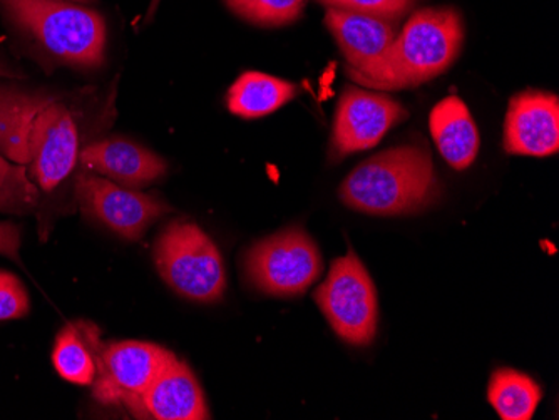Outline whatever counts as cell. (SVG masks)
Wrapping results in <instances>:
<instances>
[{
  "mask_svg": "<svg viewBox=\"0 0 559 420\" xmlns=\"http://www.w3.org/2000/svg\"><path fill=\"white\" fill-rule=\"evenodd\" d=\"M441 193L432 156L417 144L391 147L360 163L341 184L348 208L372 216L424 212Z\"/></svg>",
  "mask_w": 559,
  "mask_h": 420,
  "instance_id": "1",
  "label": "cell"
},
{
  "mask_svg": "<svg viewBox=\"0 0 559 420\" xmlns=\"http://www.w3.org/2000/svg\"><path fill=\"white\" fill-rule=\"evenodd\" d=\"M463 43L460 12L452 8L419 9L397 33L373 89H411L442 76L460 58Z\"/></svg>",
  "mask_w": 559,
  "mask_h": 420,
  "instance_id": "2",
  "label": "cell"
},
{
  "mask_svg": "<svg viewBox=\"0 0 559 420\" xmlns=\"http://www.w3.org/2000/svg\"><path fill=\"white\" fill-rule=\"evenodd\" d=\"M19 27L44 49L80 68H99L105 62V17L71 0H0Z\"/></svg>",
  "mask_w": 559,
  "mask_h": 420,
  "instance_id": "3",
  "label": "cell"
},
{
  "mask_svg": "<svg viewBox=\"0 0 559 420\" xmlns=\"http://www.w3.org/2000/svg\"><path fill=\"white\" fill-rule=\"evenodd\" d=\"M155 263L163 280L185 299L218 302L226 274L216 244L197 225L173 221L158 237Z\"/></svg>",
  "mask_w": 559,
  "mask_h": 420,
  "instance_id": "4",
  "label": "cell"
},
{
  "mask_svg": "<svg viewBox=\"0 0 559 420\" xmlns=\"http://www.w3.org/2000/svg\"><path fill=\"white\" fill-rule=\"evenodd\" d=\"M245 275L270 297H300L322 274L319 247L301 228L280 231L253 244L245 255Z\"/></svg>",
  "mask_w": 559,
  "mask_h": 420,
  "instance_id": "5",
  "label": "cell"
},
{
  "mask_svg": "<svg viewBox=\"0 0 559 420\" xmlns=\"http://www.w3.org/2000/svg\"><path fill=\"white\" fill-rule=\"evenodd\" d=\"M313 299L342 340L355 347L372 344L379 322L376 285L352 250L332 263Z\"/></svg>",
  "mask_w": 559,
  "mask_h": 420,
  "instance_id": "6",
  "label": "cell"
},
{
  "mask_svg": "<svg viewBox=\"0 0 559 420\" xmlns=\"http://www.w3.org/2000/svg\"><path fill=\"white\" fill-rule=\"evenodd\" d=\"M176 359L175 353L150 341H112L103 345L94 397L103 404H122L133 412L151 382Z\"/></svg>",
  "mask_w": 559,
  "mask_h": 420,
  "instance_id": "7",
  "label": "cell"
},
{
  "mask_svg": "<svg viewBox=\"0 0 559 420\" xmlns=\"http://www.w3.org/2000/svg\"><path fill=\"white\" fill-rule=\"evenodd\" d=\"M75 191L81 209L124 240H141L151 225L171 212L155 196L112 183L94 172L80 175Z\"/></svg>",
  "mask_w": 559,
  "mask_h": 420,
  "instance_id": "8",
  "label": "cell"
},
{
  "mask_svg": "<svg viewBox=\"0 0 559 420\" xmlns=\"http://www.w3.org/2000/svg\"><path fill=\"white\" fill-rule=\"evenodd\" d=\"M325 26L347 61L352 80L373 89L397 37L395 22L329 8Z\"/></svg>",
  "mask_w": 559,
  "mask_h": 420,
  "instance_id": "9",
  "label": "cell"
},
{
  "mask_svg": "<svg viewBox=\"0 0 559 420\" xmlns=\"http://www.w3.org/2000/svg\"><path fill=\"white\" fill-rule=\"evenodd\" d=\"M407 116V109L391 96L354 86L345 87L335 111L332 155L335 159H342L377 146Z\"/></svg>",
  "mask_w": 559,
  "mask_h": 420,
  "instance_id": "10",
  "label": "cell"
},
{
  "mask_svg": "<svg viewBox=\"0 0 559 420\" xmlns=\"http://www.w3.org/2000/svg\"><path fill=\"white\" fill-rule=\"evenodd\" d=\"M80 137L71 111L52 101L34 119L29 141L31 178L37 188L52 191L71 175L78 163Z\"/></svg>",
  "mask_w": 559,
  "mask_h": 420,
  "instance_id": "11",
  "label": "cell"
},
{
  "mask_svg": "<svg viewBox=\"0 0 559 420\" xmlns=\"http://www.w3.org/2000/svg\"><path fill=\"white\" fill-rule=\"evenodd\" d=\"M504 149L516 156L556 155L559 149V99L543 91L511 97L504 119Z\"/></svg>",
  "mask_w": 559,
  "mask_h": 420,
  "instance_id": "12",
  "label": "cell"
},
{
  "mask_svg": "<svg viewBox=\"0 0 559 420\" xmlns=\"http://www.w3.org/2000/svg\"><path fill=\"white\" fill-rule=\"evenodd\" d=\"M134 416L156 420L210 419L205 394L190 367L175 359L151 382L134 407Z\"/></svg>",
  "mask_w": 559,
  "mask_h": 420,
  "instance_id": "13",
  "label": "cell"
},
{
  "mask_svg": "<svg viewBox=\"0 0 559 420\" xmlns=\"http://www.w3.org/2000/svg\"><path fill=\"white\" fill-rule=\"evenodd\" d=\"M81 161L96 175L131 190L147 187L166 172L165 159L128 140L91 144L81 153Z\"/></svg>",
  "mask_w": 559,
  "mask_h": 420,
  "instance_id": "14",
  "label": "cell"
},
{
  "mask_svg": "<svg viewBox=\"0 0 559 420\" xmlns=\"http://www.w3.org/2000/svg\"><path fill=\"white\" fill-rule=\"evenodd\" d=\"M429 128L439 153L451 168H469L479 153L480 140L476 122L466 103L448 96L430 111Z\"/></svg>",
  "mask_w": 559,
  "mask_h": 420,
  "instance_id": "15",
  "label": "cell"
},
{
  "mask_svg": "<svg viewBox=\"0 0 559 420\" xmlns=\"http://www.w3.org/2000/svg\"><path fill=\"white\" fill-rule=\"evenodd\" d=\"M52 101L55 97L0 86V156L15 165H29L34 119Z\"/></svg>",
  "mask_w": 559,
  "mask_h": 420,
  "instance_id": "16",
  "label": "cell"
},
{
  "mask_svg": "<svg viewBox=\"0 0 559 420\" xmlns=\"http://www.w3.org/2000/svg\"><path fill=\"white\" fill-rule=\"evenodd\" d=\"M103 345L96 325L90 322L66 325L56 337L52 350L56 372L72 384L93 385Z\"/></svg>",
  "mask_w": 559,
  "mask_h": 420,
  "instance_id": "17",
  "label": "cell"
},
{
  "mask_svg": "<svg viewBox=\"0 0 559 420\" xmlns=\"http://www.w3.org/2000/svg\"><path fill=\"white\" fill-rule=\"evenodd\" d=\"M297 94L298 87L290 81L259 71H247L226 94V106L238 118H265L288 105Z\"/></svg>",
  "mask_w": 559,
  "mask_h": 420,
  "instance_id": "18",
  "label": "cell"
},
{
  "mask_svg": "<svg viewBox=\"0 0 559 420\" xmlns=\"http://www.w3.org/2000/svg\"><path fill=\"white\" fill-rule=\"evenodd\" d=\"M542 387L530 375L499 369L489 381L488 399L504 420H530L542 403Z\"/></svg>",
  "mask_w": 559,
  "mask_h": 420,
  "instance_id": "19",
  "label": "cell"
},
{
  "mask_svg": "<svg viewBox=\"0 0 559 420\" xmlns=\"http://www.w3.org/2000/svg\"><path fill=\"white\" fill-rule=\"evenodd\" d=\"M309 0H225L226 8L253 26L282 27L297 21Z\"/></svg>",
  "mask_w": 559,
  "mask_h": 420,
  "instance_id": "20",
  "label": "cell"
},
{
  "mask_svg": "<svg viewBox=\"0 0 559 420\" xmlns=\"http://www.w3.org/2000/svg\"><path fill=\"white\" fill-rule=\"evenodd\" d=\"M37 191L25 166L0 156V209H25L36 203Z\"/></svg>",
  "mask_w": 559,
  "mask_h": 420,
  "instance_id": "21",
  "label": "cell"
},
{
  "mask_svg": "<svg viewBox=\"0 0 559 420\" xmlns=\"http://www.w3.org/2000/svg\"><path fill=\"white\" fill-rule=\"evenodd\" d=\"M319 2L326 8L359 12V14L376 15V17L397 22L413 11L417 0H319Z\"/></svg>",
  "mask_w": 559,
  "mask_h": 420,
  "instance_id": "22",
  "label": "cell"
},
{
  "mask_svg": "<svg viewBox=\"0 0 559 420\" xmlns=\"http://www.w3.org/2000/svg\"><path fill=\"white\" fill-rule=\"evenodd\" d=\"M29 313V295L14 274L4 272L0 280V322L22 319Z\"/></svg>",
  "mask_w": 559,
  "mask_h": 420,
  "instance_id": "23",
  "label": "cell"
},
{
  "mask_svg": "<svg viewBox=\"0 0 559 420\" xmlns=\"http://www.w3.org/2000/svg\"><path fill=\"white\" fill-rule=\"evenodd\" d=\"M19 250H21V230L15 225L0 221V255L19 262Z\"/></svg>",
  "mask_w": 559,
  "mask_h": 420,
  "instance_id": "24",
  "label": "cell"
},
{
  "mask_svg": "<svg viewBox=\"0 0 559 420\" xmlns=\"http://www.w3.org/2000/svg\"><path fill=\"white\" fill-rule=\"evenodd\" d=\"M15 72H12L11 69L8 68V65L2 64L0 62V77H14Z\"/></svg>",
  "mask_w": 559,
  "mask_h": 420,
  "instance_id": "25",
  "label": "cell"
},
{
  "mask_svg": "<svg viewBox=\"0 0 559 420\" xmlns=\"http://www.w3.org/2000/svg\"><path fill=\"white\" fill-rule=\"evenodd\" d=\"M71 2H78V4H90V2H96V0H71Z\"/></svg>",
  "mask_w": 559,
  "mask_h": 420,
  "instance_id": "26",
  "label": "cell"
},
{
  "mask_svg": "<svg viewBox=\"0 0 559 420\" xmlns=\"http://www.w3.org/2000/svg\"><path fill=\"white\" fill-rule=\"evenodd\" d=\"M159 0H153V8H151L150 15L153 14L156 8H158Z\"/></svg>",
  "mask_w": 559,
  "mask_h": 420,
  "instance_id": "27",
  "label": "cell"
},
{
  "mask_svg": "<svg viewBox=\"0 0 559 420\" xmlns=\"http://www.w3.org/2000/svg\"><path fill=\"white\" fill-rule=\"evenodd\" d=\"M2 275H4V272H0V280H2Z\"/></svg>",
  "mask_w": 559,
  "mask_h": 420,
  "instance_id": "28",
  "label": "cell"
}]
</instances>
